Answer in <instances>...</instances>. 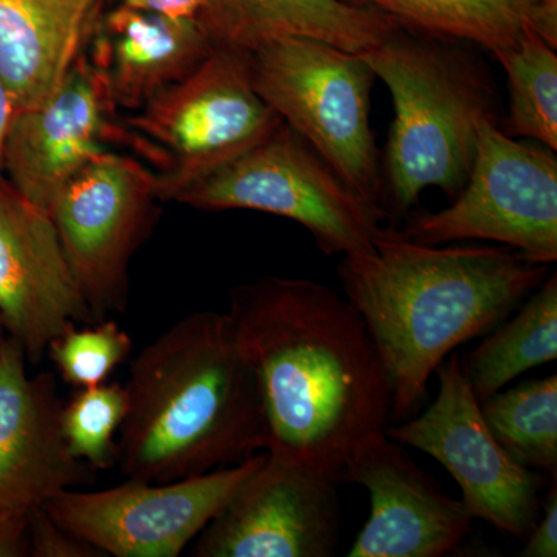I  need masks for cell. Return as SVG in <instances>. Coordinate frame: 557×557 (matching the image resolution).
<instances>
[{"label": "cell", "instance_id": "18", "mask_svg": "<svg viewBox=\"0 0 557 557\" xmlns=\"http://www.w3.org/2000/svg\"><path fill=\"white\" fill-rule=\"evenodd\" d=\"M199 22L215 47L245 53L287 36L366 53L403 27L383 11L346 0H208Z\"/></svg>", "mask_w": 557, "mask_h": 557}, {"label": "cell", "instance_id": "29", "mask_svg": "<svg viewBox=\"0 0 557 557\" xmlns=\"http://www.w3.org/2000/svg\"><path fill=\"white\" fill-rule=\"evenodd\" d=\"M13 115V106H11L9 94H7L5 86H3L2 79H0V178L2 175V146L3 138H5L7 129Z\"/></svg>", "mask_w": 557, "mask_h": 557}, {"label": "cell", "instance_id": "4", "mask_svg": "<svg viewBox=\"0 0 557 557\" xmlns=\"http://www.w3.org/2000/svg\"><path fill=\"white\" fill-rule=\"evenodd\" d=\"M474 44L395 28L362 57L394 102L381 159L384 209L403 215L428 188L467 185L480 126L497 123L496 89Z\"/></svg>", "mask_w": 557, "mask_h": 557}, {"label": "cell", "instance_id": "23", "mask_svg": "<svg viewBox=\"0 0 557 557\" xmlns=\"http://www.w3.org/2000/svg\"><path fill=\"white\" fill-rule=\"evenodd\" d=\"M508 81L507 134L557 152V54L536 32L491 51Z\"/></svg>", "mask_w": 557, "mask_h": 557}, {"label": "cell", "instance_id": "24", "mask_svg": "<svg viewBox=\"0 0 557 557\" xmlns=\"http://www.w3.org/2000/svg\"><path fill=\"white\" fill-rule=\"evenodd\" d=\"M129 409L126 387L120 383L76 388L62 405L61 426L73 457L91 468L109 469L119 461L116 432Z\"/></svg>", "mask_w": 557, "mask_h": 557}, {"label": "cell", "instance_id": "28", "mask_svg": "<svg viewBox=\"0 0 557 557\" xmlns=\"http://www.w3.org/2000/svg\"><path fill=\"white\" fill-rule=\"evenodd\" d=\"M123 5L131 9L174 17V20L199 21L208 0H121Z\"/></svg>", "mask_w": 557, "mask_h": 557}, {"label": "cell", "instance_id": "1", "mask_svg": "<svg viewBox=\"0 0 557 557\" xmlns=\"http://www.w3.org/2000/svg\"><path fill=\"white\" fill-rule=\"evenodd\" d=\"M225 314L258 383L267 453L339 485L391 421V379L361 314L327 285L281 276L237 285Z\"/></svg>", "mask_w": 557, "mask_h": 557}, {"label": "cell", "instance_id": "20", "mask_svg": "<svg viewBox=\"0 0 557 557\" xmlns=\"http://www.w3.org/2000/svg\"><path fill=\"white\" fill-rule=\"evenodd\" d=\"M372 7L408 30L465 40L487 51L511 46L527 30L557 47V0H346Z\"/></svg>", "mask_w": 557, "mask_h": 557}, {"label": "cell", "instance_id": "10", "mask_svg": "<svg viewBox=\"0 0 557 557\" xmlns=\"http://www.w3.org/2000/svg\"><path fill=\"white\" fill-rule=\"evenodd\" d=\"M438 394L421 416L386 435L434 457L456 479L461 504L472 519L525 541L541 511L542 472L519 465L494 437L469 384L460 355L450 354L438 370Z\"/></svg>", "mask_w": 557, "mask_h": 557}, {"label": "cell", "instance_id": "27", "mask_svg": "<svg viewBox=\"0 0 557 557\" xmlns=\"http://www.w3.org/2000/svg\"><path fill=\"white\" fill-rule=\"evenodd\" d=\"M544 515L539 516L536 525L525 539V547L520 552L522 557H556L557 556V486L556 478L549 486L547 496L542 504Z\"/></svg>", "mask_w": 557, "mask_h": 557}, {"label": "cell", "instance_id": "6", "mask_svg": "<svg viewBox=\"0 0 557 557\" xmlns=\"http://www.w3.org/2000/svg\"><path fill=\"white\" fill-rule=\"evenodd\" d=\"M249 69L260 98L386 214L381 156L370 124L376 76L362 53L287 36L249 53Z\"/></svg>", "mask_w": 557, "mask_h": 557}, {"label": "cell", "instance_id": "25", "mask_svg": "<svg viewBox=\"0 0 557 557\" xmlns=\"http://www.w3.org/2000/svg\"><path fill=\"white\" fill-rule=\"evenodd\" d=\"M132 348L134 341L115 319H101L65 330L51 341L47 355L65 383L86 388L106 383L129 359Z\"/></svg>", "mask_w": 557, "mask_h": 557}, {"label": "cell", "instance_id": "3", "mask_svg": "<svg viewBox=\"0 0 557 557\" xmlns=\"http://www.w3.org/2000/svg\"><path fill=\"white\" fill-rule=\"evenodd\" d=\"M120 429L126 479L164 483L244 463L269 448L258 383L218 311H194L132 359Z\"/></svg>", "mask_w": 557, "mask_h": 557}, {"label": "cell", "instance_id": "21", "mask_svg": "<svg viewBox=\"0 0 557 557\" xmlns=\"http://www.w3.org/2000/svg\"><path fill=\"white\" fill-rule=\"evenodd\" d=\"M557 358V274L549 273L525 306L467 358L461 357L479 403L522 373Z\"/></svg>", "mask_w": 557, "mask_h": 557}, {"label": "cell", "instance_id": "12", "mask_svg": "<svg viewBox=\"0 0 557 557\" xmlns=\"http://www.w3.org/2000/svg\"><path fill=\"white\" fill-rule=\"evenodd\" d=\"M338 483L265 454L205 527L196 557H330L338 544Z\"/></svg>", "mask_w": 557, "mask_h": 557}, {"label": "cell", "instance_id": "14", "mask_svg": "<svg viewBox=\"0 0 557 557\" xmlns=\"http://www.w3.org/2000/svg\"><path fill=\"white\" fill-rule=\"evenodd\" d=\"M0 318L32 364L76 324H94L49 212L0 178Z\"/></svg>", "mask_w": 557, "mask_h": 557}, {"label": "cell", "instance_id": "2", "mask_svg": "<svg viewBox=\"0 0 557 557\" xmlns=\"http://www.w3.org/2000/svg\"><path fill=\"white\" fill-rule=\"evenodd\" d=\"M338 274L391 379V421H406L443 361L518 309L549 265L505 245H424L383 228L372 251L344 256Z\"/></svg>", "mask_w": 557, "mask_h": 557}, {"label": "cell", "instance_id": "11", "mask_svg": "<svg viewBox=\"0 0 557 557\" xmlns=\"http://www.w3.org/2000/svg\"><path fill=\"white\" fill-rule=\"evenodd\" d=\"M265 453L196 478L152 483L127 479L119 486L65 490L47 512L73 536L106 556L177 557L211 522Z\"/></svg>", "mask_w": 557, "mask_h": 557}, {"label": "cell", "instance_id": "5", "mask_svg": "<svg viewBox=\"0 0 557 557\" xmlns=\"http://www.w3.org/2000/svg\"><path fill=\"white\" fill-rule=\"evenodd\" d=\"M284 123L252 84L249 53L215 47L186 78L172 84L126 120L134 139L159 171L161 201L222 170Z\"/></svg>", "mask_w": 557, "mask_h": 557}, {"label": "cell", "instance_id": "15", "mask_svg": "<svg viewBox=\"0 0 557 557\" xmlns=\"http://www.w3.org/2000/svg\"><path fill=\"white\" fill-rule=\"evenodd\" d=\"M62 401L51 372L30 376L21 344L0 346V511L46 507L65 490L97 482L98 471L70 454Z\"/></svg>", "mask_w": 557, "mask_h": 557}, {"label": "cell", "instance_id": "16", "mask_svg": "<svg viewBox=\"0 0 557 557\" xmlns=\"http://www.w3.org/2000/svg\"><path fill=\"white\" fill-rule=\"evenodd\" d=\"M341 483L364 486L372 502L348 557H442L465 541L474 520L386 434L351 458Z\"/></svg>", "mask_w": 557, "mask_h": 557}, {"label": "cell", "instance_id": "8", "mask_svg": "<svg viewBox=\"0 0 557 557\" xmlns=\"http://www.w3.org/2000/svg\"><path fill=\"white\" fill-rule=\"evenodd\" d=\"M406 239L424 245L496 242L533 262L557 259V157L536 141H519L483 123L467 185L450 207L416 215Z\"/></svg>", "mask_w": 557, "mask_h": 557}, {"label": "cell", "instance_id": "7", "mask_svg": "<svg viewBox=\"0 0 557 557\" xmlns=\"http://www.w3.org/2000/svg\"><path fill=\"white\" fill-rule=\"evenodd\" d=\"M174 201L205 211L249 209L293 220L321 251L343 258L372 251L387 219L285 123Z\"/></svg>", "mask_w": 557, "mask_h": 557}, {"label": "cell", "instance_id": "13", "mask_svg": "<svg viewBox=\"0 0 557 557\" xmlns=\"http://www.w3.org/2000/svg\"><path fill=\"white\" fill-rule=\"evenodd\" d=\"M116 106L101 73L81 51L57 91L36 108L11 115L2 146V175L25 200L49 212L62 188L123 138Z\"/></svg>", "mask_w": 557, "mask_h": 557}, {"label": "cell", "instance_id": "19", "mask_svg": "<svg viewBox=\"0 0 557 557\" xmlns=\"http://www.w3.org/2000/svg\"><path fill=\"white\" fill-rule=\"evenodd\" d=\"M101 0H0V79L13 112L49 100L81 53Z\"/></svg>", "mask_w": 557, "mask_h": 557}, {"label": "cell", "instance_id": "22", "mask_svg": "<svg viewBox=\"0 0 557 557\" xmlns=\"http://www.w3.org/2000/svg\"><path fill=\"white\" fill-rule=\"evenodd\" d=\"M502 448L519 465L557 478V375L525 381L480 403Z\"/></svg>", "mask_w": 557, "mask_h": 557}, {"label": "cell", "instance_id": "9", "mask_svg": "<svg viewBox=\"0 0 557 557\" xmlns=\"http://www.w3.org/2000/svg\"><path fill=\"white\" fill-rule=\"evenodd\" d=\"M156 174L121 153H100L50 209L62 251L97 321L129 302V263L152 230Z\"/></svg>", "mask_w": 557, "mask_h": 557}, {"label": "cell", "instance_id": "26", "mask_svg": "<svg viewBox=\"0 0 557 557\" xmlns=\"http://www.w3.org/2000/svg\"><path fill=\"white\" fill-rule=\"evenodd\" d=\"M28 539L33 557H102L106 556L83 539L73 536L51 519L44 507L28 512Z\"/></svg>", "mask_w": 557, "mask_h": 557}, {"label": "cell", "instance_id": "30", "mask_svg": "<svg viewBox=\"0 0 557 557\" xmlns=\"http://www.w3.org/2000/svg\"><path fill=\"white\" fill-rule=\"evenodd\" d=\"M7 332H5V329H3V322H2V318H0V346H2L3 344V341L7 339Z\"/></svg>", "mask_w": 557, "mask_h": 557}, {"label": "cell", "instance_id": "17", "mask_svg": "<svg viewBox=\"0 0 557 557\" xmlns=\"http://www.w3.org/2000/svg\"><path fill=\"white\" fill-rule=\"evenodd\" d=\"M215 46L199 21L174 20L120 3L102 17L90 61L116 109H141L194 72Z\"/></svg>", "mask_w": 557, "mask_h": 557}]
</instances>
